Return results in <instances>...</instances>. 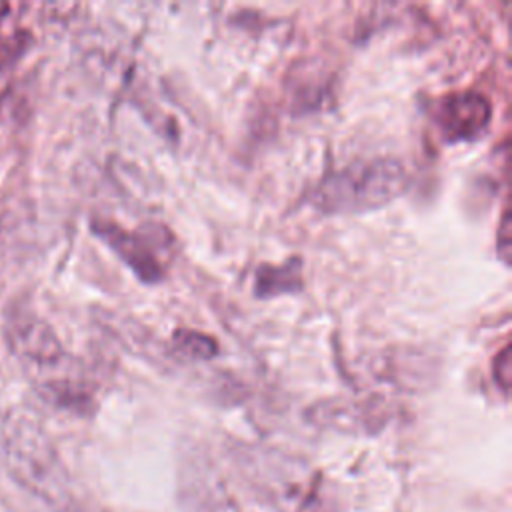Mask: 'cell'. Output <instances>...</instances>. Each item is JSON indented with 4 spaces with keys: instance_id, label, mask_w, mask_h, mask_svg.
<instances>
[{
    "instance_id": "1",
    "label": "cell",
    "mask_w": 512,
    "mask_h": 512,
    "mask_svg": "<svg viewBox=\"0 0 512 512\" xmlns=\"http://www.w3.org/2000/svg\"><path fill=\"white\" fill-rule=\"evenodd\" d=\"M406 186V170L398 160H356L328 174L312 192V204L330 214L372 210L394 200Z\"/></svg>"
},
{
    "instance_id": "2",
    "label": "cell",
    "mask_w": 512,
    "mask_h": 512,
    "mask_svg": "<svg viewBox=\"0 0 512 512\" xmlns=\"http://www.w3.org/2000/svg\"><path fill=\"white\" fill-rule=\"evenodd\" d=\"M492 118V106L484 94L456 92L440 100L436 122L446 142H468L484 134Z\"/></svg>"
},
{
    "instance_id": "3",
    "label": "cell",
    "mask_w": 512,
    "mask_h": 512,
    "mask_svg": "<svg viewBox=\"0 0 512 512\" xmlns=\"http://www.w3.org/2000/svg\"><path fill=\"white\" fill-rule=\"evenodd\" d=\"M94 232H98L142 280L156 282L160 278L162 266L142 234L126 232L114 222H94Z\"/></svg>"
},
{
    "instance_id": "4",
    "label": "cell",
    "mask_w": 512,
    "mask_h": 512,
    "mask_svg": "<svg viewBox=\"0 0 512 512\" xmlns=\"http://www.w3.org/2000/svg\"><path fill=\"white\" fill-rule=\"evenodd\" d=\"M302 262L292 258L282 266H262L256 272L254 292L258 296H278L284 292H298L302 288Z\"/></svg>"
},
{
    "instance_id": "5",
    "label": "cell",
    "mask_w": 512,
    "mask_h": 512,
    "mask_svg": "<svg viewBox=\"0 0 512 512\" xmlns=\"http://www.w3.org/2000/svg\"><path fill=\"white\" fill-rule=\"evenodd\" d=\"M174 340L178 342V346L188 352L194 358H208L214 356L216 352V342L200 332H190V330H180L174 334Z\"/></svg>"
},
{
    "instance_id": "6",
    "label": "cell",
    "mask_w": 512,
    "mask_h": 512,
    "mask_svg": "<svg viewBox=\"0 0 512 512\" xmlns=\"http://www.w3.org/2000/svg\"><path fill=\"white\" fill-rule=\"evenodd\" d=\"M494 378L496 382L502 386V390H508V384H510V350L508 346L496 356V362H494Z\"/></svg>"
},
{
    "instance_id": "7",
    "label": "cell",
    "mask_w": 512,
    "mask_h": 512,
    "mask_svg": "<svg viewBox=\"0 0 512 512\" xmlns=\"http://www.w3.org/2000/svg\"><path fill=\"white\" fill-rule=\"evenodd\" d=\"M498 248L504 260H508L510 254V222H508V214H504L502 224H500V236H498Z\"/></svg>"
},
{
    "instance_id": "8",
    "label": "cell",
    "mask_w": 512,
    "mask_h": 512,
    "mask_svg": "<svg viewBox=\"0 0 512 512\" xmlns=\"http://www.w3.org/2000/svg\"><path fill=\"white\" fill-rule=\"evenodd\" d=\"M58 512H106V510H102V508H98V506H94V504H86V502H82V500H72L68 506H64L62 510H58Z\"/></svg>"
}]
</instances>
